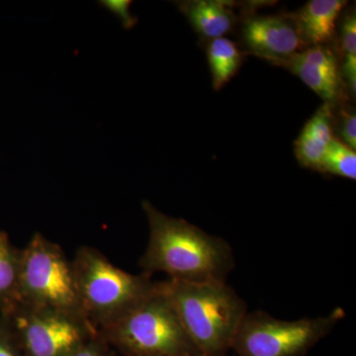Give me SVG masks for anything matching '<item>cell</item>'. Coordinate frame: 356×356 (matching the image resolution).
Wrapping results in <instances>:
<instances>
[{"mask_svg":"<svg viewBox=\"0 0 356 356\" xmlns=\"http://www.w3.org/2000/svg\"><path fill=\"white\" fill-rule=\"evenodd\" d=\"M179 356H207L205 355H203V353H191V355H179Z\"/></svg>","mask_w":356,"mask_h":356,"instance_id":"cell-21","label":"cell"},{"mask_svg":"<svg viewBox=\"0 0 356 356\" xmlns=\"http://www.w3.org/2000/svg\"><path fill=\"white\" fill-rule=\"evenodd\" d=\"M72 264L81 310L98 331L123 317L156 289L151 275L122 270L95 248H79Z\"/></svg>","mask_w":356,"mask_h":356,"instance_id":"cell-3","label":"cell"},{"mask_svg":"<svg viewBox=\"0 0 356 356\" xmlns=\"http://www.w3.org/2000/svg\"><path fill=\"white\" fill-rule=\"evenodd\" d=\"M21 250L0 231V314H8L19 303Z\"/></svg>","mask_w":356,"mask_h":356,"instance_id":"cell-13","label":"cell"},{"mask_svg":"<svg viewBox=\"0 0 356 356\" xmlns=\"http://www.w3.org/2000/svg\"><path fill=\"white\" fill-rule=\"evenodd\" d=\"M341 46L344 53L343 72L351 92H356V17L348 14L341 27Z\"/></svg>","mask_w":356,"mask_h":356,"instance_id":"cell-16","label":"cell"},{"mask_svg":"<svg viewBox=\"0 0 356 356\" xmlns=\"http://www.w3.org/2000/svg\"><path fill=\"white\" fill-rule=\"evenodd\" d=\"M178 7L194 30L204 38H222L235 22V15L225 1L192 0L179 2Z\"/></svg>","mask_w":356,"mask_h":356,"instance_id":"cell-12","label":"cell"},{"mask_svg":"<svg viewBox=\"0 0 356 356\" xmlns=\"http://www.w3.org/2000/svg\"><path fill=\"white\" fill-rule=\"evenodd\" d=\"M243 36L252 53L276 65L298 53L305 44L295 21L281 16L250 18L243 25Z\"/></svg>","mask_w":356,"mask_h":356,"instance_id":"cell-8","label":"cell"},{"mask_svg":"<svg viewBox=\"0 0 356 356\" xmlns=\"http://www.w3.org/2000/svg\"><path fill=\"white\" fill-rule=\"evenodd\" d=\"M163 289L180 323L201 353L224 356L247 315L245 301L226 281L187 282L170 280Z\"/></svg>","mask_w":356,"mask_h":356,"instance_id":"cell-2","label":"cell"},{"mask_svg":"<svg viewBox=\"0 0 356 356\" xmlns=\"http://www.w3.org/2000/svg\"><path fill=\"white\" fill-rule=\"evenodd\" d=\"M332 138L331 106L325 103L307 122L295 142V154L299 163L318 170Z\"/></svg>","mask_w":356,"mask_h":356,"instance_id":"cell-11","label":"cell"},{"mask_svg":"<svg viewBox=\"0 0 356 356\" xmlns=\"http://www.w3.org/2000/svg\"><path fill=\"white\" fill-rule=\"evenodd\" d=\"M207 58L213 86L216 90L224 88L236 76L243 60L236 44L224 37L211 40L207 48Z\"/></svg>","mask_w":356,"mask_h":356,"instance_id":"cell-14","label":"cell"},{"mask_svg":"<svg viewBox=\"0 0 356 356\" xmlns=\"http://www.w3.org/2000/svg\"><path fill=\"white\" fill-rule=\"evenodd\" d=\"M0 356H24L8 315L0 314Z\"/></svg>","mask_w":356,"mask_h":356,"instance_id":"cell-17","label":"cell"},{"mask_svg":"<svg viewBox=\"0 0 356 356\" xmlns=\"http://www.w3.org/2000/svg\"><path fill=\"white\" fill-rule=\"evenodd\" d=\"M346 6L343 0H311L302 7L294 20L304 43L317 47L331 41Z\"/></svg>","mask_w":356,"mask_h":356,"instance_id":"cell-10","label":"cell"},{"mask_svg":"<svg viewBox=\"0 0 356 356\" xmlns=\"http://www.w3.org/2000/svg\"><path fill=\"white\" fill-rule=\"evenodd\" d=\"M344 316L341 308L323 317L295 321L280 320L261 311L247 313L232 350L236 356H303Z\"/></svg>","mask_w":356,"mask_h":356,"instance_id":"cell-6","label":"cell"},{"mask_svg":"<svg viewBox=\"0 0 356 356\" xmlns=\"http://www.w3.org/2000/svg\"><path fill=\"white\" fill-rule=\"evenodd\" d=\"M318 172L331 173L337 177L355 180L356 153L343 140L332 138L325 149Z\"/></svg>","mask_w":356,"mask_h":356,"instance_id":"cell-15","label":"cell"},{"mask_svg":"<svg viewBox=\"0 0 356 356\" xmlns=\"http://www.w3.org/2000/svg\"><path fill=\"white\" fill-rule=\"evenodd\" d=\"M70 356H109V346L98 334Z\"/></svg>","mask_w":356,"mask_h":356,"instance_id":"cell-19","label":"cell"},{"mask_svg":"<svg viewBox=\"0 0 356 356\" xmlns=\"http://www.w3.org/2000/svg\"><path fill=\"white\" fill-rule=\"evenodd\" d=\"M98 332L108 346L125 356L200 353L184 331L163 282H156V289L142 303Z\"/></svg>","mask_w":356,"mask_h":356,"instance_id":"cell-4","label":"cell"},{"mask_svg":"<svg viewBox=\"0 0 356 356\" xmlns=\"http://www.w3.org/2000/svg\"><path fill=\"white\" fill-rule=\"evenodd\" d=\"M100 6H104L121 20L125 29H132L137 24L138 19L131 13L130 7L132 1L129 0H105L99 1Z\"/></svg>","mask_w":356,"mask_h":356,"instance_id":"cell-18","label":"cell"},{"mask_svg":"<svg viewBox=\"0 0 356 356\" xmlns=\"http://www.w3.org/2000/svg\"><path fill=\"white\" fill-rule=\"evenodd\" d=\"M142 206L149 227V243L140 259L145 273H165L170 280L187 282L226 281L235 266L226 241L184 219L166 216L149 201Z\"/></svg>","mask_w":356,"mask_h":356,"instance_id":"cell-1","label":"cell"},{"mask_svg":"<svg viewBox=\"0 0 356 356\" xmlns=\"http://www.w3.org/2000/svg\"><path fill=\"white\" fill-rule=\"evenodd\" d=\"M8 315L24 356H70L99 332L81 315L17 305Z\"/></svg>","mask_w":356,"mask_h":356,"instance_id":"cell-7","label":"cell"},{"mask_svg":"<svg viewBox=\"0 0 356 356\" xmlns=\"http://www.w3.org/2000/svg\"><path fill=\"white\" fill-rule=\"evenodd\" d=\"M18 305L86 317L77 296L72 261L58 243L43 234L35 233L21 250Z\"/></svg>","mask_w":356,"mask_h":356,"instance_id":"cell-5","label":"cell"},{"mask_svg":"<svg viewBox=\"0 0 356 356\" xmlns=\"http://www.w3.org/2000/svg\"><path fill=\"white\" fill-rule=\"evenodd\" d=\"M341 126V135L344 144L356 149V116L355 113H343Z\"/></svg>","mask_w":356,"mask_h":356,"instance_id":"cell-20","label":"cell"},{"mask_svg":"<svg viewBox=\"0 0 356 356\" xmlns=\"http://www.w3.org/2000/svg\"><path fill=\"white\" fill-rule=\"evenodd\" d=\"M280 65L291 70L325 104L332 106L341 97L343 81L339 63L332 51L324 46L298 51Z\"/></svg>","mask_w":356,"mask_h":356,"instance_id":"cell-9","label":"cell"}]
</instances>
